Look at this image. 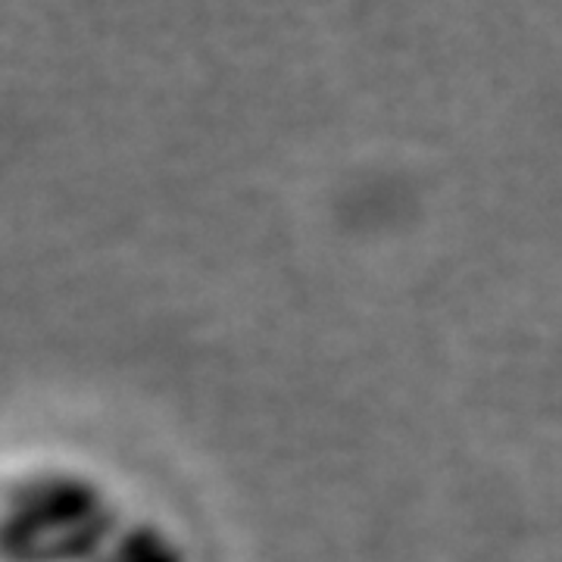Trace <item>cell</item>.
Returning a JSON list of instances; mask_svg holds the SVG:
<instances>
[]
</instances>
